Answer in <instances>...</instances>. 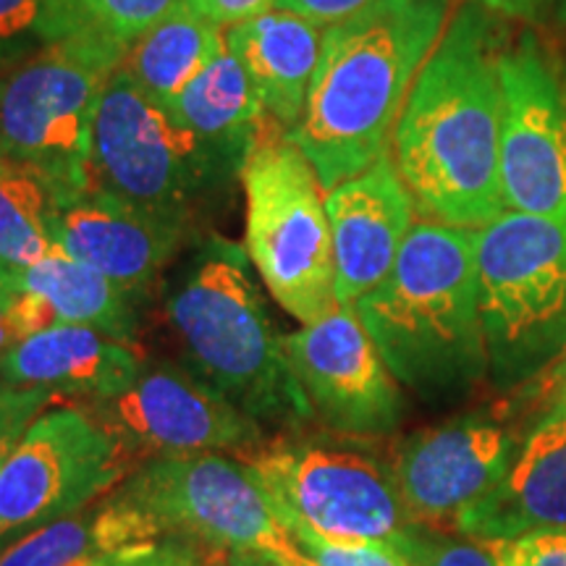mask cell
Here are the masks:
<instances>
[{
  "label": "cell",
  "mask_w": 566,
  "mask_h": 566,
  "mask_svg": "<svg viewBox=\"0 0 566 566\" xmlns=\"http://www.w3.org/2000/svg\"><path fill=\"white\" fill-rule=\"evenodd\" d=\"M546 375H551V386H554V396H556L554 409H558V412H566V357L562 359V363H556L554 367H551Z\"/></svg>",
  "instance_id": "obj_37"
},
{
  "label": "cell",
  "mask_w": 566,
  "mask_h": 566,
  "mask_svg": "<svg viewBox=\"0 0 566 566\" xmlns=\"http://www.w3.org/2000/svg\"><path fill=\"white\" fill-rule=\"evenodd\" d=\"M166 111L229 179L242 174L247 155L271 122L244 66L226 45Z\"/></svg>",
  "instance_id": "obj_22"
},
{
  "label": "cell",
  "mask_w": 566,
  "mask_h": 566,
  "mask_svg": "<svg viewBox=\"0 0 566 566\" xmlns=\"http://www.w3.org/2000/svg\"><path fill=\"white\" fill-rule=\"evenodd\" d=\"M475 239L417 221L391 273L354 302L396 384L422 399L462 394L488 375Z\"/></svg>",
  "instance_id": "obj_3"
},
{
  "label": "cell",
  "mask_w": 566,
  "mask_h": 566,
  "mask_svg": "<svg viewBox=\"0 0 566 566\" xmlns=\"http://www.w3.org/2000/svg\"><path fill=\"white\" fill-rule=\"evenodd\" d=\"M187 0H76L84 30L101 34L122 51L160 24Z\"/></svg>",
  "instance_id": "obj_27"
},
{
  "label": "cell",
  "mask_w": 566,
  "mask_h": 566,
  "mask_svg": "<svg viewBox=\"0 0 566 566\" xmlns=\"http://www.w3.org/2000/svg\"><path fill=\"white\" fill-rule=\"evenodd\" d=\"M566 530V412L551 409L506 475L485 499L467 509L457 535L485 543H512L537 533Z\"/></svg>",
  "instance_id": "obj_19"
},
{
  "label": "cell",
  "mask_w": 566,
  "mask_h": 566,
  "mask_svg": "<svg viewBox=\"0 0 566 566\" xmlns=\"http://www.w3.org/2000/svg\"><path fill=\"white\" fill-rule=\"evenodd\" d=\"M0 296L17 342L53 325H87L122 342L134 334V296L61 250L32 265L0 268Z\"/></svg>",
  "instance_id": "obj_18"
},
{
  "label": "cell",
  "mask_w": 566,
  "mask_h": 566,
  "mask_svg": "<svg viewBox=\"0 0 566 566\" xmlns=\"http://www.w3.org/2000/svg\"><path fill=\"white\" fill-rule=\"evenodd\" d=\"M247 467L286 530L420 554L422 530L409 520L391 472L370 457L315 441H279L250 451Z\"/></svg>",
  "instance_id": "obj_10"
},
{
  "label": "cell",
  "mask_w": 566,
  "mask_h": 566,
  "mask_svg": "<svg viewBox=\"0 0 566 566\" xmlns=\"http://www.w3.org/2000/svg\"><path fill=\"white\" fill-rule=\"evenodd\" d=\"M122 483L113 499L150 516L163 537L179 535L226 554L271 556L286 566H315L250 467L229 457L216 451L155 457L134 467Z\"/></svg>",
  "instance_id": "obj_9"
},
{
  "label": "cell",
  "mask_w": 566,
  "mask_h": 566,
  "mask_svg": "<svg viewBox=\"0 0 566 566\" xmlns=\"http://www.w3.org/2000/svg\"><path fill=\"white\" fill-rule=\"evenodd\" d=\"M289 533L315 566H420V554H409L388 543L331 541L304 527H289Z\"/></svg>",
  "instance_id": "obj_28"
},
{
  "label": "cell",
  "mask_w": 566,
  "mask_h": 566,
  "mask_svg": "<svg viewBox=\"0 0 566 566\" xmlns=\"http://www.w3.org/2000/svg\"><path fill=\"white\" fill-rule=\"evenodd\" d=\"M375 0H279L275 9H286L300 13V17L310 19L313 24L328 27L342 24V21L357 17L359 11H365L367 6H373Z\"/></svg>",
  "instance_id": "obj_34"
},
{
  "label": "cell",
  "mask_w": 566,
  "mask_h": 566,
  "mask_svg": "<svg viewBox=\"0 0 566 566\" xmlns=\"http://www.w3.org/2000/svg\"><path fill=\"white\" fill-rule=\"evenodd\" d=\"M132 467L84 405L48 407L0 470V543L111 493Z\"/></svg>",
  "instance_id": "obj_11"
},
{
  "label": "cell",
  "mask_w": 566,
  "mask_h": 566,
  "mask_svg": "<svg viewBox=\"0 0 566 566\" xmlns=\"http://www.w3.org/2000/svg\"><path fill=\"white\" fill-rule=\"evenodd\" d=\"M145 546H150V543H142V546H129V548H118V551H108V554H95V556L80 558V562H74L69 566H124L126 562H132V558L137 556Z\"/></svg>",
  "instance_id": "obj_36"
},
{
  "label": "cell",
  "mask_w": 566,
  "mask_h": 566,
  "mask_svg": "<svg viewBox=\"0 0 566 566\" xmlns=\"http://www.w3.org/2000/svg\"><path fill=\"white\" fill-rule=\"evenodd\" d=\"M504 19H520L541 34L566 32V0H483Z\"/></svg>",
  "instance_id": "obj_31"
},
{
  "label": "cell",
  "mask_w": 566,
  "mask_h": 566,
  "mask_svg": "<svg viewBox=\"0 0 566 566\" xmlns=\"http://www.w3.org/2000/svg\"><path fill=\"white\" fill-rule=\"evenodd\" d=\"M250 254L231 239L210 237L168 296V321L187 370L218 388L258 422L302 424L313 407L289 367Z\"/></svg>",
  "instance_id": "obj_4"
},
{
  "label": "cell",
  "mask_w": 566,
  "mask_h": 566,
  "mask_svg": "<svg viewBox=\"0 0 566 566\" xmlns=\"http://www.w3.org/2000/svg\"><path fill=\"white\" fill-rule=\"evenodd\" d=\"M420 566H501V543L472 537H424Z\"/></svg>",
  "instance_id": "obj_30"
},
{
  "label": "cell",
  "mask_w": 566,
  "mask_h": 566,
  "mask_svg": "<svg viewBox=\"0 0 566 566\" xmlns=\"http://www.w3.org/2000/svg\"><path fill=\"white\" fill-rule=\"evenodd\" d=\"M155 541H163V533L150 516L108 495L101 506H84L13 537L11 546L0 548V566H69L80 558Z\"/></svg>",
  "instance_id": "obj_23"
},
{
  "label": "cell",
  "mask_w": 566,
  "mask_h": 566,
  "mask_svg": "<svg viewBox=\"0 0 566 566\" xmlns=\"http://www.w3.org/2000/svg\"><path fill=\"white\" fill-rule=\"evenodd\" d=\"M223 566H286V564L260 554H229Z\"/></svg>",
  "instance_id": "obj_38"
},
{
  "label": "cell",
  "mask_w": 566,
  "mask_h": 566,
  "mask_svg": "<svg viewBox=\"0 0 566 566\" xmlns=\"http://www.w3.org/2000/svg\"><path fill=\"white\" fill-rule=\"evenodd\" d=\"M226 30L187 3L142 34L126 51L122 69L166 108L208 63L223 51Z\"/></svg>",
  "instance_id": "obj_24"
},
{
  "label": "cell",
  "mask_w": 566,
  "mask_h": 566,
  "mask_svg": "<svg viewBox=\"0 0 566 566\" xmlns=\"http://www.w3.org/2000/svg\"><path fill=\"white\" fill-rule=\"evenodd\" d=\"M229 181L171 113L122 66L113 71L92 124L90 187L189 231L200 205Z\"/></svg>",
  "instance_id": "obj_7"
},
{
  "label": "cell",
  "mask_w": 566,
  "mask_h": 566,
  "mask_svg": "<svg viewBox=\"0 0 566 566\" xmlns=\"http://www.w3.org/2000/svg\"><path fill=\"white\" fill-rule=\"evenodd\" d=\"M61 399L51 388H24L0 384V470L30 428L34 417Z\"/></svg>",
  "instance_id": "obj_29"
},
{
  "label": "cell",
  "mask_w": 566,
  "mask_h": 566,
  "mask_svg": "<svg viewBox=\"0 0 566 566\" xmlns=\"http://www.w3.org/2000/svg\"><path fill=\"white\" fill-rule=\"evenodd\" d=\"M189 6L202 13L205 19L216 21L218 27H229L247 21L258 13H265L279 6V0H189Z\"/></svg>",
  "instance_id": "obj_35"
},
{
  "label": "cell",
  "mask_w": 566,
  "mask_h": 566,
  "mask_svg": "<svg viewBox=\"0 0 566 566\" xmlns=\"http://www.w3.org/2000/svg\"><path fill=\"white\" fill-rule=\"evenodd\" d=\"M454 9V0H375L325 30L307 108L289 132L325 192L391 150L409 90Z\"/></svg>",
  "instance_id": "obj_2"
},
{
  "label": "cell",
  "mask_w": 566,
  "mask_h": 566,
  "mask_svg": "<svg viewBox=\"0 0 566 566\" xmlns=\"http://www.w3.org/2000/svg\"><path fill=\"white\" fill-rule=\"evenodd\" d=\"M323 27L271 9L226 30V48L254 84L268 118L292 132L302 122L323 51Z\"/></svg>",
  "instance_id": "obj_21"
},
{
  "label": "cell",
  "mask_w": 566,
  "mask_h": 566,
  "mask_svg": "<svg viewBox=\"0 0 566 566\" xmlns=\"http://www.w3.org/2000/svg\"><path fill=\"white\" fill-rule=\"evenodd\" d=\"M244 250L281 310L302 325L336 302V265L325 189L289 132L268 122L247 155Z\"/></svg>",
  "instance_id": "obj_6"
},
{
  "label": "cell",
  "mask_w": 566,
  "mask_h": 566,
  "mask_svg": "<svg viewBox=\"0 0 566 566\" xmlns=\"http://www.w3.org/2000/svg\"><path fill=\"white\" fill-rule=\"evenodd\" d=\"M84 30L76 0H0V69Z\"/></svg>",
  "instance_id": "obj_26"
},
{
  "label": "cell",
  "mask_w": 566,
  "mask_h": 566,
  "mask_svg": "<svg viewBox=\"0 0 566 566\" xmlns=\"http://www.w3.org/2000/svg\"><path fill=\"white\" fill-rule=\"evenodd\" d=\"M501 566H566V530L501 543Z\"/></svg>",
  "instance_id": "obj_32"
},
{
  "label": "cell",
  "mask_w": 566,
  "mask_h": 566,
  "mask_svg": "<svg viewBox=\"0 0 566 566\" xmlns=\"http://www.w3.org/2000/svg\"><path fill=\"white\" fill-rule=\"evenodd\" d=\"M336 265V302L354 307L378 286L417 223V208L388 150L365 171L325 192Z\"/></svg>",
  "instance_id": "obj_16"
},
{
  "label": "cell",
  "mask_w": 566,
  "mask_h": 566,
  "mask_svg": "<svg viewBox=\"0 0 566 566\" xmlns=\"http://www.w3.org/2000/svg\"><path fill=\"white\" fill-rule=\"evenodd\" d=\"M289 367L317 420L344 436H386L399 424L401 391L354 307L283 336Z\"/></svg>",
  "instance_id": "obj_14"
},
{
  "label": "cell",
  "mask_w": 566,
  "mask_h": 566,
  "mask_svg": "<svg viewBox=\"0 0 566 566\" xmlns=\"http://www.w3.org/2000/svg\"><path fill=\"white\" fill-rule=\"evenodd\" d=\"M124 55L101 34L80 32L0 69V153L66 192L87 187L97 103Z\"/></svg>",
  "instance_id": "obj_8"
},
{
  "label": "cell",
  "mask_w": 566,
  "mask_h": 566,
  "mask_svg": "<svg viewBox=\"0 0 566 566\" xmlns=\"http://www.w3.org/2000/svg\"><path fill=\"white\" fill-rule=\"evenodd\" d=\"M17 344V338H13V331L9 325V317H6V304H3V296H0V365H3L6 354H9L11 346Z\"/></svg>",
  "instance_id": "obj_39"
},
{
  "label": "cell",
  "mask_w": 566,
  "mask_h": 566,
  "mask_svg": "<svg viewBox=\"0 0 566 566\" xmlns=\"http://www.w3.org/2000/svg\"><path fill=\"white\" fill-rule=\"evenodd\" d=\"M142 367L129 342L87 325H53L11 346L0 365V384L101 401L126 391Z\"/></svg>",
  "instance_id": "obj_20"
},
{
  "label": "cell",
  "mask_w": 566,
  "mask_h": 566,
  "mask_svg": "<svg viewBox=\"0 0 566 566\" xmlns=\"http://www.w3.org/2000/svg\"><path fill=\"white\" fill-rule=\"evenodd\" d=\"M187 229L82 187L61 197L53 242L69 258L95 268L129 296H139L181 250Z\"/></svg>",
  "instance_id": "obj_17"
},
{
  "label": "cell",
  "mask_w": 566,
  "mask_h": 566,
  "mask_svg": "<svg viewBox=\"0 0 566 566\" xmlns=\"http://www.w3.org/2000/svg\"><path fill=\"white\" fill-rule=\"evenodd\" d=\"M205 564V546L187 537L168 535L163 541H155L150 546L139 551L132 562L124 566H202Z\"/></svg>",
  "instance_id": "obj_33"
},
{
  "label": "cell",
  "mask_w": 566,
  "mask_h": 566,
  "mask_svg": "<svg viewBox=\"0 0 566 566\" xmlns=\"http://www.w3.org/2000/svg\"><path fill=\"white\" fill-rule=\"evenodd\" d=\"M501 80L506 212L566 221V55L541 32L525 30L509 42Z\"/></svg>",
  "instance_id": "obj_12"
},
{
  "label": "cell",
  "mask_w": 566,
  "mask_h": 566,
  "mask_svg": "<svg viewBox=\"0 0 566 566\" xmlns=\"http://www.w3.org/2000/svg\"><path fill=\"white\" fill-rule=\"evenodd\" d=\"M488 375L512 388L566 357V221L504 212L478 231Z\"/></svg>",
  "instance_id": "obj_5"
},
{
  "label": "cell",
  "mask_w": 566,
  "mask_h": 566,
  "mask_svg": "<svg viewBox=\"0 0 566 566\" xmlns=\"http://www.w3.org/2000/svg\"><path fill=\"white\" fill-rule=\"evenodd\" d=\"M509 42L499 11L462 0L409 90L391 158L422 221L480 231L506 212L501 61Z\"/></svg>",
  "instance_id": "obj_1"
},
{
  "label": "cell",
  "mask_w": 566,
  "mask_h": 566,
  "mask_svg": "<svg viewBox=\"0 0 566 566\" xmlns=\"http://www.w3.org/2000/svg\"><path fill=\"white\" fill-rule=\"evenodd\" d=\"M516 454L504 424L457 420L407 438L394 462V483L409 520L420 530H451L485 499Z\"/></svg>",
  "instance_id": "obj_15"
},
{
  "label": "cell",
  "mask_w": 566,
  "mask_h": 566,
  "mask_svg": "<svg viewBox=\"0 0 566 566\" xmlns=\"http://www.w3.org/2000/svg\"><path fill=\"white\" fill-rule=\"evenodd\" d=\"M84 407L108 430L132 470L155 457L250 454L265 443L263 424L187 367H142L126 391Z\"/></svg>",
  "instance_id": "obj_13"
},
{
  "label": "cell",
  "mask_w": 566,
  "mask_h": 566,
  "mask_svg": "<svg viewBox=\"0 0 566 566\" xmlns=\"http://www.w3.org/2000/svg\"><path fill=\"white\" fill-rule=\"evenodd\" d=\"M66 189L0 153V268L32 265L59 250L53 221Z\"/></svg>",
  "instance_id": "obj_25"
}]
</instances>
